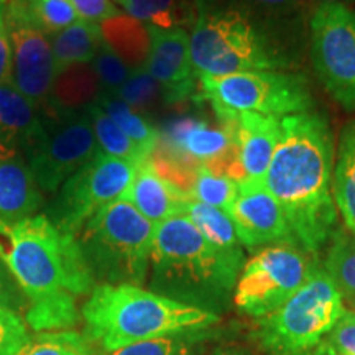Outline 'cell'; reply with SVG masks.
Listing matches in <instances>:
<instances>
[{
	"label": "cell",
	"mask_w": 355,
	"mask_h": 355,
	"mask_svg": "<svg viewBox=\"0 0 355 355\" xmlns=\"http://www.w3.org/2000/svg\"><path fill=\"white\" fill-rule=\"evenodd\" d=\"M0 260L28 300L26 326L42 332L76 326V300L96 285L76 235L44 214L0 220Z\"/></svg>",
	"instance_id": "obj_1"
},
{
	"label": "cell",
	"mask_w": 355,
	"mask_h": 355,
	"mask_svg": "<svg viewBox=\"0 0 355 355\" xmlns=\"http://www.w3.org/2000/svg\"><path fill=\"white\" fill-rule=\"evenodd\" d=\"M332 175L334 140L326 117L309 110L282 119V135L263 183L282 207L296 243L313 257L337 232Z\"/></svg>",
	"instance_id": "obj_2"
},
{
	"label": "cell",
	"mask_w": 355,
	"mask_h": 355,
	"mask_svg": "<svg viewBox=\"0 0 355 355\" xmlns=\"http://www.w3.org/2000/svg\"><path fill=\"white\" fill-rule=\"evenodd\" d=\"M245 261L211 245L186 216L155 227L150 260V290L217 316L229 309Z\"/></svg>",
	"instance_id": "obj_3"
},
{
	"label": "cell",
	"mask_w": 355,
	"mask_h": 355,
	"mask_svg": "<svg viewBox=\"0 0 355 355\" xmlns=\"http://www.w3.org/2000/svg\"><path fill=\"white\" fill-rule=\"evenodd\" d=\"M86 336L104 352L183 332L209 331L220 316L133 285H96L81 309Z\"/></svg>",
	"instance_id": "obj_4"
},
{
	"label": "cell",
	"mask_w": 355,
	"mask_h": 355,
	"mask_svg": "<svg viewBox=\"0 0 355 355\" xmlns=\"http://www.w3.org/2000/svg\"><path fill=\"white\" fill-rule=\"evenodd\" d=\"M189 43L198 78L243 71H286L295 64L290 48L250 12L222 7L216 0H196Z\"/></svg>",
	"instance_id": "obj_5"
},
{
	"label": "cell",
	"mask_w": 355,
	"mask_h": 355,
	"mask_svg": "<svg viewBox=\"0 0 355 355\" xmlns=\"http://www.w3.org/2000/svg\"><path fill=\"white\" fill-rule=\"evenodd\" d=\"M155 227L125 199L91 217L76 239L97 285H144L150 273Z\"/></svg>",
	"instance_id": "obj_6"
},
{
	"label": "cell",
	"mask_w": 355,
	"mask_h": 355,
	"mask_svg": "<svg viewBox=\"0 0 355 355\" xmlns=\"http://www.w3.org/2000/svg\"><path fill=\"white\" fill-rule=\"evenodd\" d=\"M344 313L343 295L318 263L285 304L257 321L255 343L265 355H314Z\"/></svg>",
	"instance_id": "obj_7"
},
{
	"label": "cell",
	"mask_w": 355,
	"mask_h": 355,
	"mask_svg": "<svg viewBox=\"0 0 355 355\" xmlns=\"http://www.w3.org/2000/svg\"><path fill=\"white\" fill-rule=\"evenodd\" d=\"M198 79L217 117L250 112L285 119L313 107L308 83L288 71H243Z\"/></svg>",
	"instance_id": "obj_8"
},
{
	"label": "cell",
	"mask_w": 355,
	"mask_h": 355,
	"mask_svg": "<svg viewBox=\"0 0 355 355\" xmlns=\"http://www.w3.org/2000/svg\"><path fill=\"white\" fill-rule=\"evenodd\" d=\"M296 243H275L260 248L243 263L232 303L245 316L260 321L285 304L304 285L314 259Z\"/></svg>",
	"instance_id": "obj_9"
},
{
	"label": "cell",
	"mask_w": 355,
	"mask_h": 355,
	"mask_svg": "<svg viewBox=\"0 0 355 355\" xmlns=\"http://www.w3.org/2000/svg\"><path fill=\"white\" fill-rule=\"evenodd\" d=\"M96 155L97 141L86 110H48L26 153V166L42 191L55 193Z\"/></svg>",
	"instance_id": "obj_10"
},
{
	"label": "cell",
	"mask_w": 355,
	"mask_h": 355,
	"mask_svg": "<svg viewBox=\"0 0 355 355\" xmlns=\"http://www.w3.org/2000/svg\"><path fill=\"white\" fill-rule=\"evenodd\" d=\"M137 168L135 163L97 153L61 184L44 216L56 227L78 235L101 209L125 198Z\"/></svg>",
	"instance_id": "obj_11"
},
{
	"label": "cell",
	"mask_w": 355,
	"mask_h": 355,
	"mask_svg": "<svg viewBox=\"0 0 355 355\" xmlns=\"http://www.w3.org/2000/svg\"><path fill=\"white\" fill-rule=\"evenodd\" d=\"M309 32L318 79L334 101L355 112V12L343 3H319Z\"/></svg>",
	"instance_id": "obj_12"
},
{
	"label": "cell",
	"mask_w": 355,
	"mask_h": 355,
	"mask_svg": "<svg viewBox=\"0 0 355 355\" xmlns=\"http://www.w3.org/2000/svg\"><path fill=\"white\" fill-rule=\"evenodd\" d=\"M6 21L10 42V84L43 112L58 76L51 40L30 19L21 0H7Z\"/></svg>",
	"instance_id": "obj_13"
},
{
	"label": "cell",
	"mask_w": 355,
	"mask_h": 355,
	"mask_svg": "<svg viewBox=\"0 0 355 355\" xmlns=\"http://www.w3.org/2000/svg\"><path fill=\"white\" fill-rule=\"evenodd\" d=\"M227 214L241 243L248 250H260L275 243H296L282 207L263 181H241Z\"/></svg>",
	"instance_id": "obj_14"
},
{
	"label": "cell",
	"mask_w": 355,
	"mask_h": 355,
	"mask_svg": "<svg viewBox=\"0 0 355 355\" xmlns=\"http://www.w3.org/2000/svg\"><path fill=\"white\" fill-rule=\"evenodd\" d=\"M150 55L146 71L163 91L166 104L183 102L193 96L198 74L191 61L189 33L186 28L148 26Z\"/></svg>",
	"instance_id": "obj_15"
},
{
	"label": "cell",
	"mask_w": 355,
	"mask_h": 355,
	"mask_svg": "<svg viewBox=\"0 0 355 355\" xmlns=\"http://www.w3.org/2000/svg\"><path fill=\"white\" fill-rule=\"evenodd\" d=\"M42 130V114L12 84L0 86V159L28 153Z\"/></svg>",
	"instance_id": "obj_16"
},
{
	"label": "cell",
	"mask_w": 355,
	"mask_h": 355,
	"mask_svg": "<svg viewBox=\"0 0 355 355\" xmlns=\"http://www.w3.org/2000/svg\"><path fill=\"white\" fill-rule=\"evenodd\" d=\"M189 198V194L159 175L148 158L137 168L133 183L123 199L157 225L171 217L183 216Z\"/></svg>",
	"instance_id": "obj_17"
},
{
	"label": "cell",
	"mask_w": 355,
	"mask_h": 355,
	"mask_svg": "<svg viewBox=\"0 0 355 355\" xmlns=\"http://www.w3.org/2000/svg\"><path fill=\"white\" fill-rule=\"evenodd\" d=\"M282 135V121L261 114L235 117V144L248 180L263 181Z\"/></svg>",
	"instance_id": "obj_18"
},
{
	"label": "cell",
	"mask_w": 355,
	"mask_h": 355,
	"mask_svg": "<svg viewBox=\"0 0 355 355\" xmlns=\"http://www.w3.org/2000/svg\"><path fill=\"white\" fill-rule=\"evenodd\" d=\"M43 204V193L19 158L0 159V220L17 222L37 214Z\"/></svg>",
	"instance_id": "obj_19"
},
{
	"label": "cell",
	"mask_w": 355,
	"mask_h": 355,
	"mask_svg": "<svg viewBox=\"0 0 355 355\" xmlns=\"http://www.w3.org/2000/svg\"><path fill=\"white\" fill-rule=\"evenodd\" d=\"M102 37L107 46L132 71L146 66L150 55L148 26L132 19L125 12L101 25Z\"/></svg>",
	"instance_id": "obj_20"
},
{
	"label": "cell",
	"mask_w": 355,
	"mask_h": 355,
	"mask_svg": "<svg viewBox=\"0 0 355 355\" xmlns=\"http://www.w3.org/2000/svg\"><path fill=\"white\" fill-rule=\"evenodd\" d=\"M51 48L55 55L58 74L76 64H91L104 46L101 25L78 20L68 28L51 35Z\"/></svg>",
	"instance_id": "obj_21"
},
{
	"label": "cell",
	"mask_w": 355,
	"mask_h": 355,
	"mask_svg": "<svg viewBox=\"0 0 355 355\" xmlns=\"http://www.w3.org/2000/svg\"><path fill=\"white\" fill-rule=\"evenodd\" d=\"M101 94V83L92 64H76L61 71L51 87L48 110H83ZM40 112V114H43Z\"/></svg>",
	"instance_id": "obj_22"
},
{
	"label": "cell",
	"mask_w": 355,
	"mask_h": 355,
	"mask_svg": "<svg viewBox=\"0 0 355 355\" xmlns=\"http://www.w3.org/2000/svg\"><path fill=\"white\" fill-rule=\"evenodd\" d=\"M332 196L345 230L355 234V119L340 133L332 175Z\"/></svg>",
	"instance_id": "obj_23"
},
{
	"label": "cell",
	"mask_w": 355,
	"mask_h": 355,
	"mask_svg": "<svg viewBox=\"0 0 355 355\" xmlns=\"http://www.w3.org/2000/svg\"><path fill=\"white\" fill-rule=\"evenodd\" d=\"M183 216H186L193 222L194 227L217 250L232 257L235 260L245 261L243 245L241 243V239H239L234 222L227 212L189 198V201L184 206Z\"/></svg>",
	"instance_id": "obj_24"
},
{
	"label": "cell",
	"mask_w": 355,
	"mask_h": 355,
	"mask_svg": "<svg viewBox=\"0 0 355 355\" xmlns=\"http://www.w3.org/2000/svg\"><path fill=\"white\" fill-rule=\"evenodd\" d=\"M119 7L155 28H184L196 19V0H122Z\"/></svg>",
	"instance_id": "obj_25"
},
{
	"label": "cell",
	"mask_w": 355,
	"mask_h": 355,
	"mask_svg": "<svg viewBox=\"0 0 355 355\" xmlns=\"http://www.w3.org/2000/svg\"><path fill=\"white\" fill-rule=\"evenodd\" d=\"M84 110H86L92 130H94L97 153L105 155V157L125 159V162L135 163V165H141L145 159L150 158V155L145 153L135 141L128 139L125 132L96 102H92Z\"/></svg>",
	"instance_id": "obj_26"
},
{
	"label": "cell",
	"mask_w": 355,
	"mask_h": 355,
	"mask_svg": "<svg viewBox=\"0 0 355 355\" xmlns=\"http://www.w3.org/2000/svg\"><path fill=\"white\" fill-rule=\"evenodd\" d=\"M96 104L109 115L119 127L125 132L128 139L135 141L145 153L152 155L159 140V132L150 123L144 115L125 104L121 97L112 92H101Z\"/></svg>",
	"instance_id": "obj_27"
},
{
	"label": "cell",
	"mask_w": 355,
	"mask_h": 355,
	"mask_svg": "<svg viewBox=\"0 0 355 355\" xmlns=\"http://www.w3.org/2000/svg\"><path fill=\"white\" fill-rule=\"evenodd\" d=\"M211 331V329H209ZM209 331L183 332L157 339L141 340L101 355H206L211 344Z\"/></svg>",
	"instance_id": "obj_28"
},
{
	"label": "cell",
	"mask_w": 355,
	"mask_h": 355,
	"mask_svg": "<svg viewBox=\"0 0 355 355\" xmlns=\"http://www.w3.org/2000/svg\"><path fill=\"white\" fill-rule=\"evenodd\" d=\"M322 268L334 282L343 298L355 304V234L337 230L331 239Z\"/></svg>",
	"instance_id": "obj_29"
},
{
	"label": "cell",
	"mask_w": 355,
	"mask_h": 355,
	"mask_svg": "<svg viewBox=\"0 0 355 355\" xmlns=\"http://www.w3.org/2000/svg\"><path fill=\"white\" fill-rule=\"evenodd\" d=\"M19 355H91V343L76 331H43L30 336Z\"/></svg>",
	"instance_id": "obj_30"
},
{
	"label": "cell",
	"mask_w": 355,
	"mask_h": 355,
	"mask_svg": "<svg viewBox=\"0 0 355 355\" xmlns=\"http://www.w3.org/2000/svg\"><path fill=\"white\" fill-rule=\"evenodd\" d=\"M239 183L232 178L224 175H216L207 168H199L196 180H194L193 189L189 196L196 201L207 204V206L217 207V209L229 212L235 198H237Z\"/></svg>",
	"instance_id": "obj_31"
},
{
	"label": "cell",
	"mask_w": 355,
	"mask_h": 355,
	"mask_svg": "<svg viewBox=\"0 0 355 355\" xmlns=\"http://www.w3.org/2000/svg\"><path fill=\"white\" fill-rule=\"evenodd\" d=\"M26 13L48 37L79 20L69 0H21Z\"/></svg>",
	"instance_id": "obj_32"
},
{
	"label": "cell",
	"mask_w": 355,
	"mask_h": 355,
	"mask_svg": "<svg viewBox=\"0 0 355 355\" xmlns=\"http://www.w3.org/2000/svg\"><path fill=\"white\" fill-rule=\"evenodd\" d=\"M115 96L121 97L125 104L135 109L139 114L157 107L159 102H165L162 87L150 76L146 68L132 71L123 86L115 92Z\"/></svg>",
	"instance_id": "obj_33"
},
{
	"label": "cell",
	"mask_w": 355,
	"mask_h": 355,
	"mask_svg": "<svg viewBox=\"0 0 355 355\" xmlns=\"http://www.w3.org/2000/svg\"><path fill=\"white\" fill-rule=\"evenodd\" d=\"M91 64L96 71L97 78H99L101 92H112V94H115L132 73V69L110 50L105 42Z\"/></svg>",
	"instance_id": "obj_34"
},
{
	"label": "cell",
	"mask_w": 355,
	"mask_h": 355,
	"mask_svg": "<svg viewBox=\"0 0 355 355\" xmlns=\"http://www.w3.org/2000/svg\"><path fill=\"white\" fill-rule=\"evenodd\" d=\"M28 339V326L17 311L0 306V355H19Z\"/></svg>",
	"instance_id": "obj_35"
},
{
	"label": "cell",
	"mask_w": 355,
	"mask_h": 355,
	"mask_svg": "<svg viewBox=\"0 0 355 355\" xmlns=\"http://www.w3.org/2000/svg\"><path fill=\"white\" fill-rule=\"evenodd\" d=\"M337 355H355V311L345 309L324 343Z\"/></svg>",
	"instance_id": "obj_36"
},
{
	"label": "cell",
	"mask_w": 355,
	"mask_h": 355,
	"mask_svg": "<svg viewBox=\"0 0 355 355\" xmlns=\"http://www.w3.org/2000/svg\"><path fill=\"white\" fill-rule=\"evenodd\" d=\"M76 12L78 19L87 24L102 25L104 21L112 20L122 15L123 10L112 0H69Z\"/></svg>",
	"instance_id": "obj_37"
},
{
	"label": "cell",
	"mask_w": 355,
	"mask_h": 355,
	"mask_svg": "<svg viewBox=\"0 0 355 355\" xmlns=\"http://www.w3.org/2000/svg\"><path fill=\"white\" fill-rule=\"evenodd\" d=\"M24 298L25 295L7 270L6 263L0 260V306L15 311L17 308H20Z\"/></svg>",
	"instance_id": "obj_38"
},
{
	"label": "cell",
	"mask_w": 355,
	"mask_h": 355,
	"mask_svg": "<svg viewBox=\"0 0 355 355\" xmlns=\"http://www.w3.org/2000/svg\"><path fill=\"white\" fill-rule=\"evenodd\" d=\"M6 6L7 2L0 0V86L10 84V42L7 32Z\"/></svg>",
	"instance_id": "obj_39"
},
{
	"label": "cell",
	"mask_w": 355,
	"mask_h": 355,
	"mask_svg": "<svg viewBox=\"0 0 355 355\" xmlns=\"http://www.w3.org/2000/svg\"><path fill=\"white\" fill-rule=\"evenodd\" d=\"M245 10H254L260 13H272V15H282L290 13L293 8L298 6L300 0H237Z\"/></svg>",
	"instance_id": "obj_40"
},
{
	"label": "cell",
	"mask_w": 355,
	"mask_h": 355,
	"mask_svg": "<svg viewBox=\"0 0 355 355\" xmlns=\"http://www.w3.org/2000/svg\"><path fill=\"white\" fill-rule=\"evenodd\" d=\"M206 355H255L250 349L243 345H220V347L212 349Z\"/></svg>",
	"instance_id": "obj_41"
},
{
	"label": "cell",
	"mask_w": 355,
	"mask_h": 355,
	"mask_svg": "<svg viewBox=\"0 0 355 355\" xmlns=\"http://www.w3.org/2000/svg\"><path fill=\"white\" fill-rule=\"evenodd\" d=\"M314 355H337V354L331 347H327L326 344H321L318 347L316 352H314Z\"/></svg>",
	"instance_id": "obj_42"
},
{
	"label": "cell",
	"mask_w": 355,
	"mask_h": 355,
	"mask_svg": "<svg viewBox=\"0 0 355 355\" xmlns=\"http://www.w3.org/2000/svg\"><path fill=\"white\" fill-rule=\"evenodd\" d=\"M347 2H350V0H319V3H343V6Z\"/></svg>",
	"instance_id": "obj_43"
},
{
	"label": "cell",
	"mask_w": 355,
	"mask_h": 355,
	"mask_svg": "<svg viewBox=\"0 0 355 355\" xmlns=\"http://www.w3.org/2000/svg\"><path fill=\"white\" fill-rule=\"evenodd\" d=\"M112 2H115V3H117V6H119V3H121L122 0H112Z\"/></svg>",
	"instance_id": "obj_44"
},
{
	"label": "cell",
	"mask_w": 355,
	"mask_h": 355,
	"mask_svg": "<svg viewBox=\"0 0 355 355\" xmlns=\"http://www.w3.org/2000/svg\"><path fill=\"white\" fill-rule=\"evenodd\" d=\"M3 2H7V0H3Z\"/></svg>",
	"instance_id": "obj_45"
}]
</instances>
